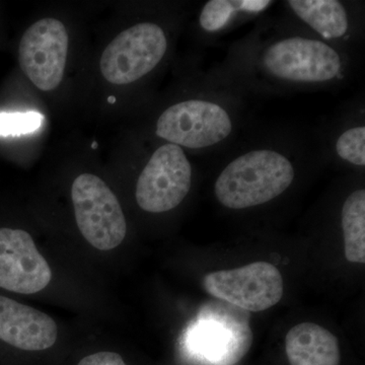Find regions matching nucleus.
Returning a JSON list of instances; mask_svg holds the SVG:
<instances>
[{
    "label": "nucleus",
    "instance_id": "obj_1",
    "mask_svg": "<svg viewBox=\"0 0 365 365\" xmlns=\"http://www.w3.org/2000/svg\"><path fill=\"white\" fill-rule=\"evenodd\" d=\"M254 60L255 71L266 81L294 88L336 85L345 78L349 66L341 48L304 34L268 39Z\"/></svg>",
    "mask_w": 365,
    "mask_h": 365
},
{
    "label": "nucleus",
    "instance_id": "obj_11",
    "mask_svg": "<svg viewBox=\"0 0 365 365\" xmlns=\"http://www.w3.org/2000/svg\"><path fill=\"white\" fill-rule=\"evenodd\" d=\"M58 328L51 317L0 295V340L26 351L52 347Z\"/></svg>",
    "mask_w": 365,
    "mask_h": 365
},
{
    "label": "nucleus",
    "instance_id": "obj_3",
    "mask_svg": "<svg viewBox=\"0 0 365 365\" xmlns=\"http://www.w3.org/2000/svg\"><path fill=\"white\" fill-rule=\"evenodd\" d=\"M237 120L228 105L213 98H194L170 106L160 114L155 134L192 150H215L234 135Z\"/></svg>",
    "mask_w": 365,
    "mask_h": 365
},
{
    "label": "nucleus",
    "instance_id": "obj_18",
    "mask_svg": "<svg viewBox=\"0 0 365 365\" xmlns=\"http://www.w3.org/2000/svg\"><path fill=\"white\" fill-rule=\"evenodd\" d=\"M78 365H127L119 354L114 352H98L81 359Z\"/></svg>",
    "mask_w": 365,
    "mask_h": 365
},
{
    "label": "nucleus",
    "instance_id": "obj_17",
    "mask_svg": "<svg viewBox=\"0 0 365 365\" xmlns=\"http://www.w3.org/2000/svg\"><path fill=\"white\" fill-rule=\"evenodd\" d=\"M44 117L37 112L0 113V136H18L40 128Z\"/></svg>",
    "mask_w": 365,
    "mask_h": 365
},
{
    "label": "nucleus",
    "instance_id": "obj_15",
    "mask_svg": "<svg viewBox=\"0 0 365 365\" xmlns=\"http://www.w3.org/2000/svg\"><path fill=\"white\" fill-rule=\"evenodd\" d=\"M341 227L345 257L351 263H365V191L355 190L343 204Z\"/></svg>",
    "mask_w": 365,
    "mask_h": 365
},
{
    "label": "nucleus",
    "instance_id": "obj_8",
    "mask_svg": "<svg viewBox=\"0 0 365 365\" xmlns=\"http://www.w3.org/2000/svg\"><path fill=\"white\" fill-rule=\"evenodd\" d=\"M203 284L216 299L254 313L275 306L283 295L280 271L267 262L209 273L204 277Z\"/></svg>",
    "mask_w": 365,
    "mask_h": 365
},
{
    "label": "nucleus",
    "instance_id": "obj_16",
    "mask_svg": "<svg viewBox=\"0 0 365 365\" xmlns=\"http://www.w3.org/2000/svg\"><path fill=\"white\" fill-rule=\"evenodd\" d=\"M334 151L339 160L354 165H365V126L357 123L346 127L336 137Z\"/></svg>",
    "mask_w": 365,
    "mask_h": 365
},
{
    "label": "nucleus",
    "instance_id": "obj_12",
    "mask_svg": "<svg viewBox=\"0 0 365 365\" xmlns=\"http://www.w3.org/2000/svg\"><path fill=\"white\" fill-rule=\"evenodd\" d=\"M285 4L290 13L319 39L337 46L351 37L353 18L345 2L338 0H289Z\"/></svg>",
    "mask_w": 365,
    "mask_h": 365
},
{
    "label": "nucleus",
    "instance_id": "obj_4",
    "mask_svg": "<svg viewBox=\"0 0 365 365\" xmlns=\"http://www.w3.org/2000/svg\"><path fill=\"white\" fill-rule=\"evenodd\" d=\"M249 319V312L222 300L208 302L192 331V348L209 364H237L253 344Z\"/></svg>",
    "mask_w": 365,
    "mask_h": 365
},
{
    "label": "nucleus",
    "instance_id": "obj_6",
    "mask_svg": "<svg viewBox=\"0 0 365 365\" xmlns=\"http://www.w3.org/2000/svg\"><path fill=\"white\" fill-rule=\"evenodd\" d=\"M167 50L168 38L162 26L150 21L136 24L107 46L101 57V72L113 85H129L153 71Z\"/></svg>",
    "mask_w": 365,
    "mask_h": 365
},
{
    "label": "nucleus",
    "instance_id": "obj_7",
    "mask_svg": "<svg viewBox=\"0 0 365 365\" xmlns=\"http://www.w3.org/2000/svg\"><path fill=\"white\" fill-rule=\"evenodd\" d=\"M193 170L180 146L165 143L151 155L136 184L139 207L146 212L163 213L178 207L188 195Z\"/></svg>",
    "mask_w": 365,
    "mask_h": 365
},
{
    "label": "nucleus",
    "instance_id": "obj_9",
    "mask_svg": "<svg viewBox=\"0 0 365 365\" xmlns=\"http://www.w3.org/2000/svg\"><path fill=\"white\" fill-rule=\"evenodd\" d=\"M68 34L56 19L36 21L24 34L19 61L26 78L43 91L58 88L66 71Z\"/></svg>",
    "mask_w": 365,
    "mask_h": 365
},
{
    "label": "nucleus",
    "instance_id": "obj_13",
    "mask_svg": "<svg viewBox=\"0 0 365 365\" xmlns=\"http://www.w3.org/2000/svg\"><path fill=\"white\" fill-rule=\"evenodd\" d=\"M290 365H340L337 337L314 323H302L290 329L285 338Z\"/></svg>",
    "mask_w": 365,
    "mask_h": 365
},
{
    "label": "nucleus",
    "instance_id": "obj_2",
    "mask_svg": "<svg viewBox=\"0 0 365 365\" xmlns=\"http://www.w3.org/2000/svg\"><path fill=\"white\" fill-rule=\"evenodd\" d=\"M297 160L276 146L242 151L218 175L216 199L232 210L257 207L282 195L297 178Z\"/></svg>",
    "mask_w": 365,
    "mask_h": 365
},
{
    "label": "nucleus",
    "instance_id": "obj_14",
    "mask_svg": "<svg viewBox=\"0 0 365 365\" xmlns=\"http://www.w3.org/2000/svg\"><path fill=\"white\" fill-rule=\"evenodd\" d=\"M270 0H210L199 14V26L207 35H216L240 21L259 16L272 6Z\"/></svg>",
    "mask_w": 365,
    "mask_h": 365
},
{
    "label": "nucleus",
    "instance_id": "obj_5",
    "mask_svg": "<svg viewBox=\"0 0 365 365\" xmlns=\"http://www.w3.org/2000/svg\"><path fill=\"white\" fill-rule=\"evenodd\" d=\"M72 203L81 235L101 251L119 247L126 237V220L112 190L100 178L83 174L74 180Z\"/></svg>",
    "mask_w": 365,
    "mask_h": 365
},
{
    "label": "nucleus",
    "instance_id": "obj_10",
    "mask_svg": "<svg viewBox=\"0 0 365 365\" xmlns=\"http://www.w3.org/2000/svg\"><path fill=\"white\" fill-rule=\"evenodd\" d=\"M51 278V269L29 232L0 228V288L34 294L47 287Z\"/></svg>",
    "mask_w": 365,
    "mask_h": 365
}]
</instances>
